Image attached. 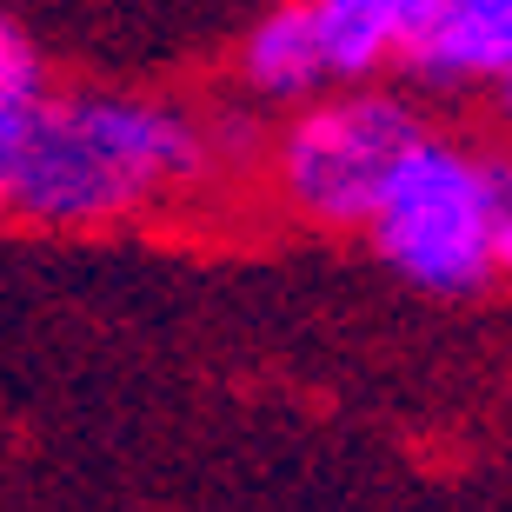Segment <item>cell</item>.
I'll use <instances>...</instances> for the list:
<instances>
[{"mask_svg":"<svg viewBox=\"0 0 512 512\" xmlns=\"http://www.w3.org/2000/svg\"><path fill=\"white\" fill-rule=\"evenodd\" d=\"M486 180V240H493V273L512 280V153H486L479 160Z\"/></svg>","mask_w":512,"mask_h":512,"instance_id":"6","label":"cell"},{"mask_svg":"<svg viewBox=\"0 0 512 512\" xmlns=\"http://www.w3.org/2000/svg\"><path fill=\"white\" fill-rule=\"evenodd\" d=\"M373 253L419 293H486L493 273V240H486V180L479 153L426 133L399 173L386 180L380 207L366 220Z\"/></svg>","mask_w":512,"mask_h":512,"instance_id":"2","label":"cell"},{"mask_svg":"<svg viewBox=\"0 0 512 512\" xmlns=\"http://www.w3.org/2000/svg\"><path fill=\"white\" fill-rule=\"evenodd\" d=\"M399 67L419 80H506L512 0H406Z\"/></svg>","mask_w":512,"mask_h":512,"instance_id":"5","label":"cell"},{"mask_svg":"<svg viewBox=\"0 0 512 512\" xmlns=\"http://www.w3.org/2000/svg\"><path fill=\"white\" fill-rule=\"evenodd\" d=\"M40 94H47V87H40V54H34V40H27L14 20L0 14V107H34Z\"/></svg>","mask_w":512,"mask_h":512,"instance_id":"7","label":"cell"},{"mask_svg":"<svg viewBox=\"0 0 512 512\" xmlns=\"http://www.w3.org/2000/svg\"><path fill=\"white\" fill-rule=\"evenodd\" d=\"M426 140L419 114L399 94H340L313 100L280 133V187L306 220L366 227L399 160Z\"/></svg>","mask_w":512,"mask_h":512,"instance_id":"3","label":"cell"},{"mask_svg":"<svg viewBox=\"0 0 512 512\" xmlns=\"http://www.w3.org/2000/svg\"><path fill=\"white\" fill-rule=\"evenodd\" d=\"M406 0H293L240 40V80L253 94L300 100L333 80H366L399 60Z\"/></svg>","mask_w":512,"mask_h":512,"instance_id":"4","label":"cell"},{"mask_svg":"<svg viewBox=\"0 0 512 512\" xmlns=\"http://www.w3.org/2000/svg\"><path fill=\"white\" fill-rule=\"evenodd\" d=\"M499 107H506V120H512V74L499 80Z\"/></svg>","mask_w":512,"mask_h":512,"instance_id":"9","label":"cell"},{"mask_svg":"<svg viewBox=\"0 0 512 512\" xmlns=\"http://www.w3.org/2000/svg\"><path fill=\"white\" fill-rule=\"evenodd\" d=\"M207 133L193 114L140 94H40L7 213L40 227H100L147 207L153 193L187 187L207 167Z\"/></svg>","mask_w":512,"mask_h":512,"instance_id":"1","label":"cell"},{"mask_svg":"<svg viewBox=\"0 0 512 512\" xmlns=\"http://www.w3.org/2000/svg\"><path fill=\"white\" fill-rule=\"evenodd\" d=\"M20 140H27V107H0V213H7V200H14Z\"/></svg>","mask_w":512,"mask_h":512,"instance_id":"8","label":"cell"}]
</instances>
